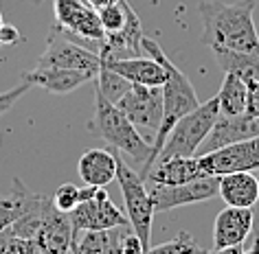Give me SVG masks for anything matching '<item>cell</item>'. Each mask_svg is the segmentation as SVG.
Masks as SVG:
<instances>
[{
  "instance_id": "36",
  "label": "cell",
  "mask_w": 259,
  "mask_h": 254,
  "mask_svg": "<svg viewBox=\"0 0 259 254\" xmlns=\"http://www.w3.org/2000/svg\"><path fill=\"white\" fill-rule=\"evenodd\" d=\"M37 3H42V0H35V5H37Z\"/></svg>"
},
{
  "instance_id": "34",
  "label": "cell",
  "mask_w": 259,
  "mask_h": 254,
  "mask_svg": "<svg viewBox=\"0 0 259 254\" xmlns=\"http://www.w3.org/2000/svg\"><path fill=\"white\" fill-rule=\"evenodd\" d=\"M108 254H123V252H121V247H119V237H116V243L112 245V250H110Z\"/></svg>"
},
{
  "instance_id": "29",
  "label": "cell",
  "mask_w": 259,
  "mask_h": 254,
  "mask_svg": "<svg viewBox=\"0 0 259 254\" xmlns=\"http://www.w3.org/2000/svg\"><path fill=\"white\" fill-rule=\"evenodd\" d=\"M22 37H20V31H18L14 24H3L0 27V46H14L18 44Z\"/></svg>"
},
{
  "instance_id": "16",
  "label": "cell",
  "mask_w": 259,
  "mask_h": 254,
  "mask_svg": "<svg viewBox=\"0 0 259 254\" xmlns=\"http://www.w3.org/2000/svg\"><path fill=\"white\" fill-rule=\"evenodd\" d=\"M218 195H222L226 206L252 208L259 201V180L252 171H235L220 175Z\"/></svg>"
},
{
  "instance_id": "3",
  "label": "cell",
  "mask_w": 259,
  "mask_h": 254,
  "mask_svg": "<svg viewBox=\"0 0 259 254\" xmlns=\"http://www.w3.org/2000/svg\"><path fill=\"white\" fill-rule=\"evenodd\" d=\"M88 132L97 136V138H101L103 142H108L110 147H116L123 156H127L130 162L139 171L150 160L152 145L139 134V129L121 112L119 106L108 101L97 88H95V114L88 123Z\"/></svg>"
},
{
  "instance_id": "25",
  "label": "cell",
  "mask_w": 259,
  "mask_h": 254,
  "mask_svg": "<svg viewBox=\"0 0 259 254\" xmlns=\"http://www.w3.org/2000/svg\"><path fill=\"white\" fill-rule=\"evenodd\" d=\"M51 199H53L57 211L70 213L81 201V186L73 184V182H64V184H60L55 188V193H53V197Z\"/></svg>"
},
{
  "instance_id": "17",
  "label": "cell",
  "mask_w": 259,
  "mask_h": 254,
  "mask_svg": "<svg viewBox=\"0 0 259 254\" xmlns=\"http://www.w3.org/2000/svg\"><path fill=\"white\" fill-rule=\"evenodd\" d=\"M77 173L83 184L106 188L116 178V154L103 147L90 149L77 162Z\"/></svg>"
},
{
  "instance_id": "13",
  "label": "cell",
  "mask_w": 259,
  "mask_h": 254,
  "mask_svg": "<svg viewBox=\"0 0 259 254\" xmlns=\"http://www.w3.org/2000/svg\"><path fill=\"white\" fill-rule=\"evenodd\" d=\"M255 224V215L250 208L226 206L218 213L215 224H213V250H224V247L242 245Z\"/></svg>"
},
{
  "instance_id": "35",
  "label": "cell",
  "mask_w": 259,
  "mask_h": 254,
  "mask_svg": "<svg viewBox=\"0 0 259 254\" xmlns=\"http://www.w3.org/2000/svg\"><path fill=\"white\" fill-rule=\"evenodd\" d=\"M3 24H5V22H3V11H0V27H3Z\"/></svg>"
},
{
  "instance_id": "4",
  "label": "cell",
  "mask_w": 259,
  "mask_h": 254,
  "mask_svg": "<svg viewBox=\"0 0 259 254\" xmlns=\"http://www.w3.org/2000/svg\"><path fill=\"white\" fill-rule=\"evenodd\" d=\"M220 114L218 99H211L206 103L193 110V112L185 114L176 125L171 127L169 136H167L163 149H160L156 160H169V158H191L198 156L200 145L206 140V136L213 129Z\"/></svg>"
},
{
  "instance_id": "27",
  "label": "cell",
  "mask_w": 259,
  "mask_h": 254,
  "mask_svg": "<svg viewBox=\"0 0 259 254\" xmlns=\"http://www.w3.org/2000/svg\"><path fill=\"white\" fill-rule=\"evenodd\" d=\"M29 88H31V83L22 81L20 86L11 88V90H7V92H0V116H3L5 112H9V110L20 101V96L29 92Z\"/></svg>"
},
{
  "instance_id": "21",
  "label": "cell",
  "mask_w": 259,
  "mask_h": 254,
  "mask_svg": "<svg viewBox=\"0 0 259 254\" xmlns=\"http://www.w3.org/2000/svg\"><path fill=\"white\" fill-rule=\"evenodd\" d=\"M215 99L220 106V114H226V116L244 114L246 112V83L237 75L224 73L222 86H220V92Z\"/></svg>"
},
{
  "instance_id": "38",
  "label": "cell",
  "mask_w": 259,
  "mask_h": 254,
  "mask_svg": "<svg viewBox=\"0 0 259 254\" xmlns=\"http://www.w3.org/2000/svg\"><path fill=\"white\" fill-rule=\"evenodd\" d=\"M257 237H259V234H257Z\"/></svg>"
},
{
  "instance_id": "5",
  "label": "cell",
  "mask_w": 259,
  "mask_h": 254,
  "mask_svg": "<svg viewBox=\"0 0 259 254\" xmlns=\"http://www.w3.org/2000/svg\"><path fill=\"white\" fill-rule=\"evenodd\" d=\"M53 16V31H60L66 40L99 55L106 42V33H103L99 14L93 7H88L83 0H55Z\"/></svg>"
},
{
  "instance_id": "23",
  "label": "cell",
  "mask_w": 259,
  "mask_h": 254,
  "mask_svg": "<svg viewBox=\"0 0 259 254\" xmlns=\"http://www.w3.org/2000/svg\"><path fill=\"white\" fill-rule=\"evenodd\" d=\"M95 88L99 90V92L106 96L108 101L119 103L121 96L125 94L130 88H132V83H130L127 79H123L121 75H116L114 70H110L108 66H103V64H101L99 75L95 77Z\"/></svg>"
},
{
  "instance_id": "33",
  "label": "cell",
  "mask_w": 259,
  "mask_h": 254,
  "mask_svg": "<svg viewBox=\"0 0 259 254\" xmlns=\"http://www.w3.org/2000/svg\"><path fill=\"white\" fill-rule=\"evenodd\" d=\"M244 254H259V237L252 241V245L248 247V250H244Z\"/></svg>"
},
{
  "instance_id": "22",
  "label": "cell",
  "mask_w": 259,
  "mask_h": 254,
  "mask_svg": "<svg viewBox=\"0 0 259 254\" xmlns=\"http://www.w3.org/2000/svg\"><path fill=\"white\" fill-rule=\"evenodd\" d=\"M116 228L112 230H79L73 234L70 254H108L116 243Z\"/></svg>"
},
{
  "instance_id": "18",
  "label": "cell",
  "mask_w": 259,
  "mask_h": 254,
  "mask_svg": "<svg viewBox=\"0 0 259 254\" xmlns=\"http://www.w3.org/2000/svg\"><path fill=\"white\" fill-rule=\"evenodd\" d=\"M204 178V171L198 165V158H169V160H156L150 169L145 182L150 184H185V182Z\"/></svg>"
},
{
  "instance_id": "14",
  "label": "cell",
  "mask_w": 259,
  "mask_h": 254,
  "mask_svg": "<svg viewBox=\"0 0 259 254\" xmlns=\"http://www.w3.org/2000/svg\"><path fill=\"white\" fill-rule=\"evenodd\" d=\"M103 66L114 70L123 79H127L134 86H150V88H160L167 79L163 64L156 62L154 57H123V60H101Z\"/></svg>"
},
{
  "instance_id": "32",
  "label": "cell",
  "mask_w": 259,
  "mask_h": 254,
  "mask_svg": "<svg viewBox=\"0 0 259 254\" xmlns=\"http://www.w3.org/2000/svg\"><path fill=\"white\" fill-rule=\"evenodd\" d=\"M9 237H11V230H0V254L7 252V243H9Z\"/></svg>"
},
{
  "instance_id": "9",
  "label": "cell",
  "mask_w": 259,
  "mask_h": 254,
  "mask_svg": "<svg viewBox=\"0 0 259 254\" xmlns=\"http://www.w3.org/2000/svg\"><path fill=\"white\" fill-rule=\"evenodd\" d=\"M220 178L215 175H204V178L185 182V184H152L150 188V197L154 201L156 213L174 211L180 206H189V204H200V201H209L218 195Z\"/></svg>"
},
{
  "instance_id": "26",
  "label": "cell",
  "mask_w": 259,
  "mask_h": 254,
  "mask_svg": "<svg viewBox=\"0 0 259 254\" xmlns=\"http://www.w3.org/2000/svg\"><path fill=\"white\" fill-rule=\"evenodd\" d=\"M5 254H42V250H40V245L35 243V239L14 237V234H11Z\"/></svg>"
},
{
  "instance_id": "10",
  "label": "cell",
  "mask_w": 259,
  "mask_h": 254,
  "mask_svg": "<svg viewBox=\"0 0 259 254\" xmlns=\"http://www.w3.org/2000/svg\"><path fill=\"white\" fill-rule=\"evenodd\" d=\"M37 68H68V70H81L97 77L101 68L99 55L93 50L79 46V44L66 40V37L55 35V31L47 40V48L37 60Z\"/></svg>"
},
{
  "instance_id": "24",
  "label": "cell",
  "mask_w": 259,
  "mask_h": 254,
  "mask_svg": "<svg viewBox=\"0 0 259 254\" xmlns=\"http://www.w3.org/2000/svg\"><path fill=\"white\" fill-rule=\"evenodd\" d=\"M204 250L200 247L189 232H178L174 239L158 243L154 247H147L145 254H202Z\"/></svg>"
},
{
  "instance_id": "2",
  "label": "cell",
  "mask_w": 259,
  "mask_h": 254,
  "mask_svg": "<svg viewBox=\"0 0 259 254\" xmlns=\"http://www.w3.org/2000/svg\"><path fill=\"white\" fill-rule=\"evenodd\" d=\"M141 48H143L150 57H154L156 62L163 64L165 75H167L165 83L160 86V90H163V121H160V127H158V132H156V136H154V140H152L150 160H147V165L139 171L141 178L145 180L147 173H150V169L154 167V162H156L160 149H163L167 136H169V132H171V127L176 125L185 114L193 112V110L200 106V99H198L196 90H193V86H191V81L187 79V75L165 55V50L160 48V44L156 40L143 35V40H141Z\"/></svg>"
},
{
  "instance_id": "20",
  "label": "cell",
  "mask_w": 259,
  "mask_h": 254,
  "mask_svg": "<svg viewBox=\"0 0 259 254\" xmlns=\"http://www.w3.org/2000/svg\"><path fill=\"white\" fill-rule=\"evenodd\" d=\"M215 55L218 66L222 68V73L237 75L244 83L259 81V60L246 53H237L231 48H211Z\"/></svg>"
},
{
  "instance_id": "7",
  "label": "cell",
  "mask_w": 259,
  "mask_h": 254,
  "mask_svg": "<svg viewBox=\"0 0 259 254\" xmlns=\"http://www.w3.org/2000/svg\"><path fill=\"white\" fill-rule=\"evenodd\" d=\"M73 230H112V228H130L127 215L110 199L103 186H83L81 201L68 213Z\"/></svg>"
},
{
  "instance_id": "8",
  "label": "cell",
  "mask_w": 259,
  "mask_h": 254,
  "mask_svg": "<svg viewBox=\"0 0 259 254\" xmlns=\"http://www.w3.org/2000/svg\"><path fill=\"white\" fill-rule=\"evenodd\" d=\"M116 106L132 121L139 134L152 145L154 136L160 127V121H163V90L132 83V88L121 96Z\"/></svg>"
},
{
  "instance_id": "12",
  "label": "cell",
  "mask_w": 259,
  "mask_h": 254,
  "mask_svg": "<svg viewBox=\"0 0 259 254\" xmlns=\"http://www.w3.org/2000/svg\"><path fill=\"white\" fill-rule=\"evenodd\" d=\"M73 221L68 213L57 211L53 199L44 213L40 230L35 234V243L40 245L42 254H68L73 243Z\"/></svg>"
},
{
  "instance_id": "15",
  "label": "cell",
  "mask_w": 259,
  "mask_h": 254,
  "mask_svg": "<svg viewBox=\"0 0 259 254\" xmlns=\"http://www.w3.org/2000/svg\"><path fill=\"white\" fill-rule=\"evenodd\" d=\"M24 81L31 86H40L53 94H68L88 81H95L93 75L81 73V70H68V68H33L29 73H22Z\"/></svg>"
},
{
  "instance_id": "19",
  "label": "cell",
  "mask_w": 259,
  "mask_h": 254,
  "mask_svg": "<svg viewBox=\"0 0 259 254\" xmlns=\"http://www.w3.org/2000/svg\"><path fill=\"white\" fill-rule=\"evenodd\" d=\"M42 199L40 193H33L24 186L20 178H14V188L9 195H0V230H7L18 217H22Z\"/></svg>"
},
{
  "instance_id": "30",
  "label": "cell",
  "mask_w": 259,
  "mask_h": 254,
  "mask_svg": "<svg viewBox=\"0 0 259 254\" xmlns=\"http://www.w3.org/2000/svg\"><path fill=\"white\" fill-rule=\"evenodd\" d=\"M83 3H86L88 7H93L95 11H99V9H103V7H110V5L119 3V0H83Z\"/></svg>"
},
{
  "instance_id": "31",
  "label": "cell",
  "mask_w": 259,
  "mask_h": 254,
  "mask_svg": "<svg viewBox=\"0 0 259 254\" xmlns=\"http://www.w3.org/2000/svg\"><path fill=\"white\" fill-rule=\"evenodd\" d=\"M202 254H244L242 245H233V247H224V250H211V252H202Z\"/></svg>"
},
{
  "instance_id": "37",
  "label": "cell",
  "mask_w": 259,
  "mask_h": 254,
  "mask_svg": "<svg viewBox=\"0 0 259 254\" xmlns=\"http://www.w3.org/2000/svg\"><path fill=\"white\" fill-rule=\"evenodd\" d=\"M33 3H35V0H33Z\"/></svg>"
},
{
  "instance_id": "6",
  "label": "cell",
  "mask_w": 259,
  "mask_h": 254,
  "mask_svg": "<svg viewBox=\"0 0 259 254\" xmlns=\"http://www.w3.org/2000/svg\"><path fill=\"white\" fill-rule=\"evenodd\" d=\"M116 182L121 186L123 201H125V215L130 221V228L134 234L143 241L145 250L150 247V234L154 224V201L150 197V188L145 186V180L134 167H130L121 156H116Z\"/></svg>"
},
{
  "instance_id": "1",
  "label": "cell",
  "mask_w": 259,
  "mask_h": 254,
  "mask_svg": "<svg viewBox=\"0 0 259 254\" xmlns=\"http://www.w3.org/2000/svg\"><path fill=\"white\" fill-rule=\"evenodd\" d=\"M255 0H206L198 5L202 18V42L209 48H231L259 60V33L255 24Z\"/></svg>"
},
{
  "instance_id": "28",
  "label": "cell",
  "mask_w": 259,
  "mask_h": 254,
  "mask_svg": "<svg viewBox=\"0 0 259 254\" xmlns=\"http://www.w3.org/2000/svg\"><path fill=\"white\" fill-rule=\"evenodd\" d=\"M246 114L259 119V81L246 83Z\"/></svg>"
},
{
  "instance_id": "11",
  "label": "cell",
  "mask_w": 259,
  "mask_h": 254,
  "mask_svg": "<svg viewBox=\"0 0 259 254\" xmlns=\"http://www.w3.org/2000/svg\"><path fill=\"white\" fill-rule=\"evenodd\" d=\"M259 136V119L257 116H248V114H237V116H226V114H218V121L213 129L206 136V140L200 145V154L213 151V149L233 145L239 140H248Z\"/></svg>"
}]
</instances>
